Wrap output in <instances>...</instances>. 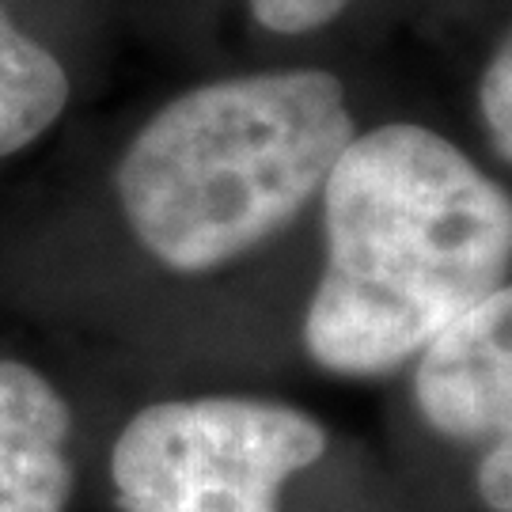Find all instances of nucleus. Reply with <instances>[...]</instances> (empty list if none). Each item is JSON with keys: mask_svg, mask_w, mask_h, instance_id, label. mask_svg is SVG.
<instances>
[{"mask_svg": "<svg viewBox=\"0 0 512 512\" xmlns=\"http://www.w3.org/2000/svg\"><path fill=\"white\" fill-rule=\"evenodd\" d=\"M327 452L323 425L239 395L175 399L133 414L110 478L126 512H281V486Z\"/></svg>", "mask_w": 512, "mask_h": 512, "instance_id": "nucleus-3", "label": "nucleus"}, {"mask_svg": "<svg viewBox=\"0 0 512 512\" xmlns=\"http://www.w3.org/2000/svg\"><path fill=\"white\" fill-rule=\"evenodd\" d=\"M414 399L440 437L478 448V497L512 512V285L478 300L418 353Z\"/></svg>", "mask_w": 512, "mask_h": 512, "instance_id": "nucleus-4", "label": "nucleus"}, {"mask_svg": "<svg viewBox=\"0 0 512 512\" xmlns=\"http://www.w3.org/2000/svg\"><path fill=\"white\" fill-rule=\"evenodd\" d=\"M65 440L69 406L54 384L0 361V512H65L73 494Z\"/></svg>", "mask_w": 512, "mask_h": 512, "instance_id": "nucleus-5", "label": "nucleus"}, {"mask_svg": "<svg viewBox=\"0 0 512 512\" xmlns=\"http://www.w3.org/2000/svg\"><path fill=\"white\" fill-rule=\"evenodd\" d=\"M349 0H251L255 19L274 35H308L346 12Z\"/></svg>", "mask_w": 512, "mask_h": 512, "instance_id": "nucleus-8", "label": "nucleus"}, {"mask_svg": "<svg viewBox=\"0 0 512 512\" xmlns=\"http://www.w3.org/2000/svg\"><path fill=\"white\" fill-rule=\"evenodd\" d=\"M327 266L304 346L334 376H387L512 274V194L448 137H353L323 183Z\"/></svg>", "mask_w": 512, "mask_h": 512, "instance_id": "nucleus-1", "label": "nucleus"}, {"mask_svg": "<svg viewBox=\"0 0 512 512\" xmlns=\"http://www.w3.org/2000/svg\"><path fill=\"white\" fill-rule=\"evenodd\" d=\"M69 103V76L0 4V160L38 141Z\"/></svg>", "mask_w": 512, "mask_h": 512, "instance_id": "nucleus-6", "label": "nucleus"}, {"mask_svg": "<svg viewBox=\"0 0 512 512\" xmlns=\"http://www.w3.org/2000/svg\"><path fill=\"white\" fill-rule=\"evenodd\" d=\"M353 137L338 76H232L152 114L114 186L148 255L175 274H209L289 228Z\"/></svg>", "mask_w": 512, "mask_h": 512, "instance_id": "nucleus-2", "label": "nucleus"}, {"mask_svg": "<svg viewBox=\"0 0 512 512\" xmlns=\"http://www.w3.org/2000/svg\"><path fill=\"white\" fill-rule=\"evenodd\" d=\"M478 103H482V122L490 129V141L512 164V35L490 57L478 88Z\"/></svg>", "mask_w": 512, "mask_h": 512, "instance_id": "nucleus-7", "label": "nucleus"}]
</instances>
